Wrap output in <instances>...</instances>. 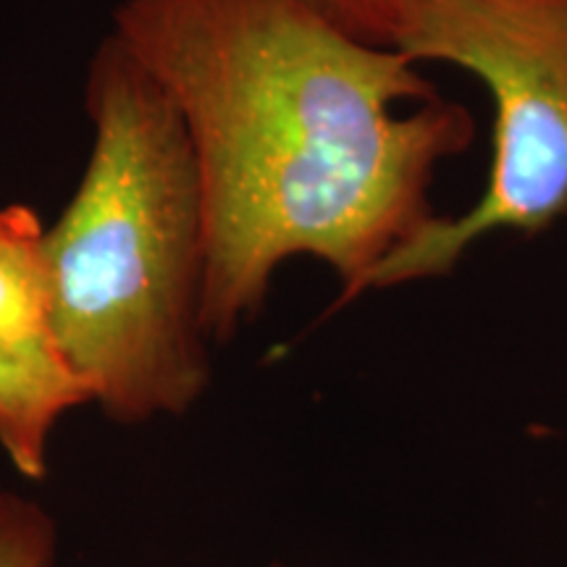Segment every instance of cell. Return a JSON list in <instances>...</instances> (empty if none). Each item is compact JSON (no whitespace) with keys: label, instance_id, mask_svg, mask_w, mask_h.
Instances as JSON below:
<instances>
[{"label":"cell","instance_id":"cell-2","mask_svg":"<svg viewBox=\"0 0 567 567\" xmlns=\"http://www.w3.org/2000/svg\"><path fill=\"white\" fill-rule=\"evenodd\" d=\"M92 151L45 231L51 342L122 425L179 417L210 386L205 216L179 113L109 32L84 84Z\"/></svg>","mask_w":567,"mask_h":567},{"label":"cell","instance_id":"cell-6","mask_svg":"<svg viewBox=\"0 0 567 567\" xmlns=\"http://www.w3.org/2000/svg\"><path fill=\"white\" fill-rule=\"evenodd\" d=\"M59 565V523L38 499L0 488V567Z\"/></svg>","mask_w":567,"mask_h":567},{"label":"cell","instance_id":"cell-4","mask_svg":"<svg viewBox=\"0 0 567 567\" xmlns=\"http://www.w3.org/2000/svg\"><path fill=\"white\" fill-rule=\"evenodd\" d=\"M80 405L87 392L55 347L0 339V450L17 473L48 476L55 429Z\"/></svg>","mask_w":567,"mask_h":567},{"label":"cell","instance_id":"cell-1","mask_svg":"<svg viewBox=\"0 0 567 567\" xmlns=\"http://www.w3.org/2000/svg\"><path fill=\"white\" fill-rule=\"evenodd\" d=\"M111 34L179 113L205 216L203 329L255 321L289 258L339 279L337 305L436 224V172L476 140L400 51L352 40L308 0H122Z\"/></svg>","mask_w":567,"mask_h":567},{"label":"cell","instance_id":"cell-7","mask_svg":"<svg viewBox=\"0 0 567 567\" xmlns=\"http://www.w3.org/2000/svg\"><path fill=\"white\" fill-rule=\"evenodd\" d=\"M308 3L352 40L389 51L396 21L417 0H308Z\"/></svg>","mask_w":567,"mask_h":567},{"label":"cell","instance_id":"cell-3","mask_svg":"<svg viewBox=\"0 0 567 567\" xmlns=\"http://www.w3.org/2000/svg\"><path fill=\"white\" fill-rule=\"evenodd\" d=\"M389 51L484 82L494 103L492 172L471 210L442 216L396 250L365 292L446 276L478 237L542 234L567 216V0H417Z\"/></svg>","mask_w":567,"mask_h":567},{"label":"cell","instance_id":"cell-5","mask_svg":"<svg viewBox=\"0 0 567 567\" xmlns=\"http://www.w3.org/2000/svg\"><path fill=\"white\" fill-rule=\"evenodd\" d=\"M45 231L30 205L0 208V339L53 347Z\"/></svg>","mask_w":567,"mask_h":567}]
</instances>
